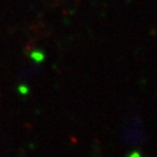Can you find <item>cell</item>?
Returning a JSON list of instances; mask_svg holds the SVG:
<instances>
[{
  "mask_svg": "<svg viewBox=\"0 0 157 157\" xmlns=\"http://www.w3.org/2000/svg\"><path fill=\"white\" fill-rule=\"evenodd\" d=\"M129 157H140V154L139 152H134V154H132Z\"/></svg>",
  "mask_w": 157,
  "mask_h": 157,
  "instance_id": "1",
  "label": "cell"
}]
</instances>
